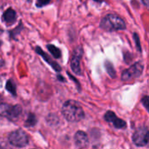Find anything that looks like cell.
Segmentation results:
<instances>
[{"instance_id": "obj_18", "label": "cell", "mask_w": 149, "mask_h": 149, "mask_svg": "<svg viewBox=\"0 0 149 149\" xmlns=\"http://www.w3.org/2000/svg\"><path fill=\"white\" fill-rule=\"evenodd\" d=\"M149 100H148V95H146V96H144L142 99H141V103L144 105V107H145V108L148 111V107H149V104H148Z\"/></svg>"}, {"instance_id": "obj_7", "label": "cell", "mask_w": 149, "mask_h": 149, "mask_svg": "<svg viewBox=\"0 0 149 149\" xmlns=\"http://www.w3.org/2000/svg\"><path fill=\"white\" fill-rule=\"evenodd\" d=\"M83 56V48L82 46H78L74 49L71 59V68L72 72L76 75H81L82 71H81V59Z\"/></svg>"}, {"instance_id": "obj_12", "label": "cell", "mask_w": 149, "mask_h": 149, "mask_svg": "<svg viewBox=\"0 0 149 149\" xmlns=\"http://www.w3.org/2000/svg\"><path fill=\"white\" fill-rule=\"evenodd\" d=\"M46 47H47L48 51L51 52V54H52L55 58H61V51H60L58 47H56L55 45H51V44L47 45Z\"/></svg>"}, {"instance_id": "obj_17", "label": "cell", "mask_w": 149, "mask_h": 149, "mask_svg": "<svg viewBox=\"0 0 149 149\" xmlns=\"http://www.w3.org/2000/svg\"><path fill=\"white\" fill-rule=\"evenodd\" d=\"M50 2H51V0H37L36 1V6L40 8V7H43L45 5H47Z\"/></svg>"}, {"instance_id": "obj_19", "label": "cell", "mask_w": 149, "mask_h": 149, "mask_svg": "<svg viewBox=\"0 0 149 149\" xmlns=\"http://www.w3.org/2000/svg\"><path fill=\"white\" fill-rule=\"evenodd\" d=\"M67 74H68V76H69V77H70V78H71L72 79H73V80L75 81V83H76V84H77V86H78V89H79V91H80V84H79V82H78V81L76 80V79H75L74 77H72V75H71L70 73H69V72H68Z\"/></svg>"}, {"instance_id": "obj_2", "label": "cell", "mask_w": 149, "mask_h": 149, "mask_svg": "<svg viewBox=\"0 0 149 149\" xmlns=\"http://www.w3.org/2000/svg\"><path fill=\"white\" fill-rule=\"evenodd\" d=\"M100 28L107 31L126 30L127 25L125 21L117 15L107 14L100 21Z\"/></svg>"}, {"instance_id": "obj_14", "label": "cell", "mask_w": 149, "mask_h": 149, "mask_svg": "<svg viewBox=\"0 0 149 149\" xmlns=\"http://www.w3.org/2000/svg\"><path fill=\"white\" fill-rule=\"evenodd\" d=\"M37 118L36 116L33 114V113H30L25 120V127H34L36 124H37Z\"/></svg>"}, {"instance_id": "obj_4", "label": "cell", "mask_w": 149, "mask_h": 149, "mask_svg": "<svg viewBox=\"0 0 149 149\" xmlns=\"http://www.w3.org/2000/svg\"><path fill=\"white\" fill-rule=\"evenodd\" d=\"M22 107L19 105H10L7 103L0 104V116L10 120H17L22 114Z\"/></svg>"}, {"instance_id": "obj_16", "label": "cell", "mask_w": 149, "mask_h": 149, "mask_svg": "<svg viewBox=\"0 0 149 149\" xmlns=\"http://www.w3.org/2000/svg\"><path fill=\"white\" fill-rule=\"evenodd\" d=\"M134 41H135V44H136V46H137V49L140 52H141V41H140V38L138 36L137 33H134Z\"/></svg>"}, {"instance_id": "obj_1", "label": "cell", "mask_w": 149, "mask_h": 149, "mask_svg": "<svg viewBox=\"0 0 149 149\" xmlns=\"http://www.w3.org/2000/svg\"><path fill=\"white\" fill-rule=\"evenodd\" d=\"M62 114L69 122H79L85 118V113L79 102L69 100L63 104Z\"/></svg>"}, {"instance_id": "obj_5", "label": "cell", "mask_w": 149, "mask_h": 149, "mask_svg": "<svg viewBox=\"0 0 149 149\" xmlns=\"http://www.w3.org/2000/svg\"><path fill=\"white\" fill-rule=\"evenodd\" d=\"M143 69H144L143 64L141 61L136 62L133 65H131L129 68L123 71L121 74V79L123 81H130V80L138 79L139 77L141 76L143 72Z\"/></svg>"}, {"instance_id": "obj_8", "label": "cell", "mask_w": 149, "mask_h": 149, "mask_svg": "<svg viewBox=\"0 0 149 149\" xmlns=\"http://www.w3.org/2000/svg\"><path fill=\"white\" fill-rule=\"evenodd\" d=\"M104 119L107 122L112 124L115 128L117 129H124L127 127V123L124 120L120 119L115 113H113V111H107L105 113Z\"/></svg>"}, {"instance_id": "obj_3", "label": "cell", "mask_w": 149, "mask_h": 149, "mask_svg": "<svg viewBox=\"0 0 149 149\" xmlns=\"http://www.w3.org/2000/svg\"><path fill=\"white\" fill-rule=\"evenodd\" d=\"M8 141L13 147L24 148L29 144V137L23 129H17L9 134Z\"/></svg>"}, {"instance_id": "obj_13", "label": "cell", "mask_w": 149, "mask_h": 149, "mask_svg": "<svg viewBox=\"0 0 149 149\" xmlns=\"http://www.w3.org/2000/svg\"><path fill=\"white\" fill-rule=\"evenodd\" d=\"M105 68H106V70H107V73L109 74V76H110L111 78H115V77H116V72H115V69H114V67H113V64H112L110 61L107 60V61L105 62Z\"/></svg>"}, {"instance_id": "obj_22", "label": "cell", "mask_w": 149, "mask_h": 149, "mask_svg": "<svg viewBox=\"0 0 149 149\" xmlns=\"http://www.w3.org/2000/svg\"><path fill=\"white\" fill-rule=\"evenodd\" d=\"M0 45H1V42H0Z\"/></svg>"}, {"instance_id": "obj_6", "label": "cell", "mask_w": 149, "mask_h": 149, "mask_svg": "<svg viewBox=\"0 0 149 149\" xmlns=\"http://www.w3.org/2000/svg\"><path fill=\"white\" fill-rule=\"evenodd\" d=\"M149 132L147 127H138L132 137L133 142L137 147H145L148 144Z\"/></svg>"}, {"instance_id": "obj_10", "label": "cell", "mask_w": 149, "mask_h": 149, "mask_svg": "<svg viewBox=\"0 0 149 149\" xmlns=\"http://www.w3.org/2000/svg\"><path fill=\"white\" fill-rule=\"evenodd\" d=\"M36 52H37L38 54H39V55L43 58V59H44L46 63H48L49 65H50L55 72H61V67H60V65H59L56 61L52 60V58H51L47 53H45L40 47H36Z\"/></svg>"}, {"instance_id": "obj_15", "label": "cell", "mask_w": 149, "mask_h": 149, "mask_svg": "<svg viewBox=\"0 0 149 149\" xmlns=\"http://www.w3.org/2000/svg\"><path fill=\"white\" fill-rule=\"evenodd\" d=\"M5 88H6V90H7L9 93H10L13 96L16 95V88H17V86H16V84H15L11 79H9V80L7 81L6 86H5Z\"/></svg>"}, {"instance_id": "obj_21", "label": "cell", "mask_w": 149, "mask_h": 149, "mask_svg": "<svg viewBox=\"0 0 149 149\" xmlns=\"http://www.w3.org/2000/svg\"><path fill=\"white\" fill-rule=\"evenodd\" d=\"M94 1H96V2H98V3H100V2H102V0H94Z\"/></svg>"}, {"instance_id": "obj_20", "label": "cell", "mask_w": 149, "mask_h": 149, "mask_svg": "<svg viewBox=\"0 0 149 149\" xmlns=\"http://www.w3.org/2000/svg\"><path fill=\"white\" fill-rule=\"evenodd\" d=\"M141 2H142V3H143L145 6H148L149 0H141Z\"/></svg>"}, {"instance_id": "obj_9", "label": "cell", "mask_w": 149, "mask_h": 149, "mask_svg": "<svg viewBox=\"0 0 149 149\" xmlns=\"http://www.w3.org/2000/svg\"><path fill=\"white\" fill-rule=\"evenodd\" d=\"M74 143L79 148H86L89 146V139L84 131H78L74 134Z\"/></svg>"}, {"instance_id": "obj_11", "label": "cell", "mask_w": 149, "mask_h": 149, "mask_svg": "<svg viewBox=\"0 0 149 149\" xmlns=\"http://www.w3.org/2000/svg\"><path fill=\"white\" fill-rule=\"evenodd\" d=\"M16 20H17V14H16V11L12 8L7 9L2 16V21L4 22L6 25L14 24Z\"/></svg>"}]
</instances>
